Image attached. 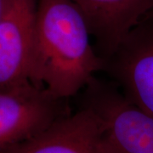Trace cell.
I'll list each match as a JSON object with an SVG mask.
<instances>
[{"mask_svg":"<svg viewBox=\"0 0 153 153\" xmlns=\"http://www.w3.org/2000/svg\"><path fill=\"white\" fill-rule=\"evenodd\" d=\"M90 37L72 0H38L29 82L59 99L76 95L104 69Z\"/></svg>","mask_w":153,"mask_h":153,"instance_id":"obj_1","label":"cell"},{"mask_svg":"<svg viewBox=\"0 0 153 153\" xmlns=\"http://www.w3.org/2000/svg\"><path fill=\"white\" fill-rule=\"evenodd\" d=\"M96 117L105 153H153V116L131 103L113 82L94 76L82 104Z\"/></svg>","mask_w":153,"mask_h":153,"instance_id":"obj_2","label":"cell"},{"mask_svg":"<svg viewBox=\"0 0 153 153\" xmlns=\"http://www.w3.org/2000/svg\"><path fill=\"white\" fill-rule=\"evenodd\" d=\"M67 100L30 82L0 88V152L35 136L70 114Z\"/></svg>","mask_w":153,"mask_h":153,"instance_id":"obj_3","label":"cell"},{"mask_svg":"<svg viewBox=\"0 0 153 153\" xmlns=\"http://www.w3.org/2000/svg\"><path fill=\"white\" fill-rule=\"evenodd\" d=\"M103 71L126 99L153 116V13L104 60Z\"/></svg>","mask_w":153,"mask_h":153,"instance_id":"obj_4","label":"cell"},{"mask_svg":"<svg viewBox=\"0 0 153 153\" xmlns=\"http://www.w3.org/2000/svg\"><path fill=\"white\" fill-rule=\"evenodd\" d=\"M38 0H0V88L29 82Z\"/></svg>","mask_w":153,"mask_h":153,"instance_id":"obj_5","label":"cell"},{"mask_svg":"<svg viewBox=\"0 0 153 153\" xmlns=\"http://www.w3.org/2000/svg\"><path fill=\"white\" fill-rule=\"evenodd\" d=\"M0 153H105V150L96 117L80 105L76 112Z\"/></svg>","mask_w":153,"mask_h":153,"instance_id":"obj_6","label":"cell"},{"mask_svg":"<svg viewBox=\"0 0 153 153\" xmlns=\"http://www.w3.org/2000/svg\"><path fill=\"white\" fill-rule=\"evenodd\" d=\"M82 12L95 50L105 60L140 22L153 13V0H72Z\"/></svg>","mask_w":153,"mask_h":153,"instance_id":"obj_7","label":"cell"}]
</instances>
